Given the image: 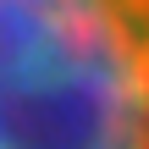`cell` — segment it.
Instances as JSON below:
<instances>
[{
	"label": "cell",
	"instance_id": "obj_1",
	"mask_svg": "<svg viewBox=\"0 0 149 149\" xmlns=\"http://www.w3.org/2000/svg\"><path fill=\"white\" fill-rule=\"evenodd\" d=\"M0 149H149V0H0Z\"/></svg>",
	"mask_w": 149,
	"mask_h": 149
}]
</instances>
